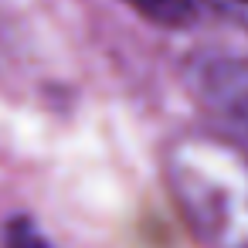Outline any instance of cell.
<instances>
[{
    "label": "cell",
    "instance_id": "1",
    "mask_svg": "<svg viewBox=\"0 0 248 248\" xmlns=\"http://www.w3.org/2000/svg\"><path fill=\"white\" fill-rule=\"evenodd\" d=\"M163 177L204 248H248V150L217 129H184L163 150Z\"/></svg>",
    "mask_w": 248,
    "mask_h": 248
},
{
    "label": "cell",
    "instance_id": "2",
    "mask_svg": "<svg viewBox=\"0 0 248 248\" xmlns=\"http://www.w3.org/2000/svg\"><path fill=\"white\" fill-rule=\"evenodd\" d=\"M187 85L217 133L248 150V58L201 51L187 62Z\"/></svg>",
    "mask_w": 248,
    "mask_h": 248
},
{
    "label": "cell",
    "instance_id": "3",
    "mask_svg": "<svg viewBox=\"0 0 248 248\" xmlns=\"http://www.w3.org/2000/svg\"><path fill=\"white\" fill-rule=\"evenodd\" d=\"M207 4H211L217 14H224L228 21H234L238 28L248 31V0H207Z\"/></svg>",
    "mask_w": 248,
    "mask_h": 248
}]
</instances>
